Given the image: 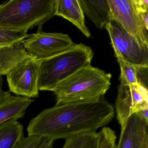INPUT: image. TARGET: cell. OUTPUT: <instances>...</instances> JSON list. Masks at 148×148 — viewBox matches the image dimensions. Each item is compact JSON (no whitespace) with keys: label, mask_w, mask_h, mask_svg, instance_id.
<instances>
[{"label":"cell","mask_w":148,"mask_h":148,"mask_svg":"<svg viewBox=\"0 0 148 148\" xmlns=\"http://www.w3.org/2000/svg\"><path fill=\"white\" fill-rule=\"evenodd\" d=\"M115 115L113 106L104 97L90 101L56 104L31 119L28 136L55 140L96 132L107 125Z\"/></svg>","instance_id":"cell-1"},{"label":"cell","mask_w":148,"mask_h":148,"mask_svg":"<svg viewBox=\"0 0 148 148\" xmlns=\"http://www.w3.org/2000/svg\"><path fill=\"white\" fill-rule=\"evenodd\" d=\"M112 75L90 65L59 84L53 91L56 104L97 100L110 88Z\"/></svg>","instance_id":"cell-2"},{"label":"cell","mask_w":148,"mask_h":148,"mask_svg":"<svg viewBox=\"0 0 148 148\" xmlns=\"http://www.w3.org/2000/svg\"><path fill=\"white\" fill-rule=\"evenodd\" d=\"M94 53L91 48L80 43L67 51L40 61L39 91H52L61 82L82 68L91 65Z\"/></svg>","instance_id":"cell-3"},{"label":"cell","mask_w":148,"mask_h":148,"mask_svg":"<svg viewBox=\"0 0 148 148\" xmlns=\"http://www.w3.org/2000/svg\"><path fill=\"white\" fill-rule=\"evenodd\" d=\"M55 0H11L0 4V28L27 32L55 14Z\"/></svg>","instance_id":"cell-4"},{"label":"cell","mask_w":148,"mask_h":148,"mask_svg":"<svg viewBox=\"0 0 148 148\" xmlns=\"http://www.w3.org/2000/svg\"><path fill=\"white\" fill-rule=\"evenodd\" d=\"M105 28L116 57L134 65L148 67V45L139 42L127 32L114 19H112Z\"/></svg>","instance_id":"cell-5"},{"label":"cell","mask_w":148,"mask_h":148,"mask_svg":"<svg viewBox=\"0 0 148 148\" xmlns=\"http://www.w3.org/2000/svg\"><path fill=\"white\" fill-rule=\"evenodd\" d=\"M21 44L31 58L40 61L60 54L75 44L67 34L45 32L42 27L30 34Z\"/></svg>","instance_id":"cell-6"},{"label":"cell","mask_w":148,"mask_h":148,"mask_svg":"<svg viewBox=\"0 0 148 148\" xmlns=\"http://www.w3.org/2000/svg\"><path fill=\"white\" fill-rule=\"evenodd\" d=\"M40 61L30 57L7 74L10 92L30 99L39 97Z\"/></svg>","instance_id":"cell-7"},{"label":"cell","mask_w":148,"mask_h":148,"mask_svg":"<svg viewBox=\"0 0 148 148\" xmlns=\"http://www.w3.org/2000/svg\"><path fill=\"white\" fill-rule=\"evenodd\" d=\"M145 109H148L147 87L140 84H120L118 86L116 110L121 130L130 116Z\"/></svg>","instance_id":"cell-8"},{"label":"cell","mask_w":148,"mask_h":148,"mask_svg":"<svg viewBox=\"0 0 148 148\" xmlns=\"http://www.w3.org/2000/svg\"><path fill=\"white\" fill-rule=\"evenodd\" d=\"M112 18L139 42L148 45V31L141 22L134 0H108Z\"/></svg>","instance_id":"cell-9"},{"label":"cell","mask_w":148,"mask_h":148,"mask_svg":"<svg viewBox=\"0 0 148 148\" xmlns=\"http://www.w3.org/2000/svg\"><path fill=\"white\" fill-rule=\"evenodd\" d=\"M148 147V122L138 113L129 117L121 130L116 148H146Z\"/></svg>","instance_id":"cell-10"},{"label":"cell","mask_w":148,"mask_h":148,"mask_svg":"<svg viewBox=\"0 0 148 148\" xmlns=\"http://www.w3.org/2000/svg\"><path fill=\"white\" fill-rule=\"evenodd\" d=\"M55 14L63 17L76 26L89 38L90 33L85 22L84 15L79 0H55Z\"/></svg>","instance_id":"cell-11"},{"label":"cell","mask_w":148,"mask_h":148,"mask_svg":"<svg viewBox=\"0 0 148 148\" xmlns=\"http://www.w3.org/2000/svg\"><path fill=\"white\" fill-rule=\"evenodd\" d=\"M34 99L11 95L0 103V125L24 117L27 108Z\"/></svg>","instance_id":"cell-12"},{"label":"cell","mask_w":148,"mask_h":148,"mask_svg":"<svg viewBox=\"0 0 148 148\" xmlns=\"http://www.w3.org/2000/svg\"><path fill=\"white\" fill-rule=\"evenodd\" d=\"M83 12L98 29L105 27L112 18L108 0H79Z\"/></svg>","instance_id":"cell-13"},{"label":"cell","mask_w":148,"mask_h":148,"mask_svg":"<svg viewBox=\"0 0 148 148\" xmlns=\"http://www.w3.org/2000/svg\"><path fill=\"white\" fill-rule=\"evenodd\" d=\"M30 57L21 43L0 47V76L7 75L20 63Z\"/></svg>","instance_id":"cell-14"},{"label":"cell","mask_w":148,"mask_h":148,"mask_svg":"<svg viewBox=\"0 0 148 148\" xmlns=\"http://www.w3.org/2000/svg\"><path fill=\"white\" fill-rule=\"evenodd\" d=\"M24 138L23 125L18 120L0 125V148H16Z\"/></svg>","instance_id":"cell-15"},{"label":"cell","mask_w":148,"mask_h":148,"mask_svg":"<svg viewBox=\"0 0 148 148\" xmlns=\"http://www.w3.org/2000/svg\"><path fill=\"white\" fill-rule=\"evenodd\" d=\"M97 138L96 132L76 135L65 139L62 148H96Z\"/></svg>","instance_id":"cell-16"},{"label":"cell","mask_w":148,"mask_h":148,"mask_svg":"<svg viewBox=\"0 0 148 148\" xmlns=\"http://www.w3.org/2000/svg\"><path fill=\"white\" fill-rule=\"evenodd\" d=\"M121 70L120 80L121 85H135L140 84L138 82V71L141 66H137L116 57Z\"/></svg>","instance_id":"cell-17"},{"label":"cell","mask_w":148,"mask_h":148,"mask_svg":"<svg viewBox=\"0 0 148 148\" xmlns=\"http://www.w3.org/2000/svg\"><path fill=\"white\" fill-rule=\"evenodd\" d=\"M27 32L0 28V47H6L21 43L29 37Z\"/></svg>","instance_id":"cell-18"},{"label":"cell","mask_w":148,"mask_h":148,"mask_svg":"<svg viewBox=\"0 0 148 148\" xmlns=\"http://www.w3.org/2000/svg\"><path fill=\"white\" fill-rule=\"evenodd\" d=\"M44 138L27 136L25 137L16 148H37L44 140Z\"/></svg>","instance_id":"cell-19"},{"label":"cell","mask_w":148,"mask_h":148,"mask_svg":"<svg viewBox=\"0 0 148 148\" xmlns=\"http://www.w3.org/2000/svg\"><path fill=\"white\" fill-rule=\"evenodd\" d=\"M136 7L139 12H148V0H134Z\"/></svg>","instance_id":"cell-20"},{"label":"cell","mask_w":148,"mask_h":148,"mask_svg":"<svg viewBox=\"0 0 148 148\" xmlns=\"http://www.w3.org/2000/svg\"><path fill=\"white\" fill-rule=\"evenodd\" d=\"M3 83V78L1 76H0V103L11 95V93L10 91H5L2 89Z\"/></svg>","instance_id":"cell-21"},{"label":"cell","mask_w":148,"mask_h":148,"mask_svg":"<svg viewBox=\"0 0 148 148\" xmlns=\"http://www.w3.org/2000/svg\"><path fill=\"white\" fill-rule=\"evenodd\" d=\"M54 140L49 138H44L41 143L37 148H53Z\"/></svg>","instance_id":"cell-22"},{"label":"cell","mask_w":148,"mask_h":148,"mask_svg":"<svg viewBox=\"0 0 148 148\" xmlns=\"http://www.w3.org/2000/svg\"><path fill=\"white\" fill-rule=\"evenodd\" d=\"M138 13L143 25L148 31V12H139Z\"/></svg>","instance_id":"cell-23"},{"label":"cell","mask_w":148,"mask_h":148,"mask_svg":"<svg viewBox=\"0 0 148 148\" xmlns=\"http://www.w3.org/2000/svg\"><path fill=\"white\" fill-rule=\"evenodd\" d=\"M148 148V147H147V148Z\"/></svg>","instance_id":"cell-24"}]
</instances>
